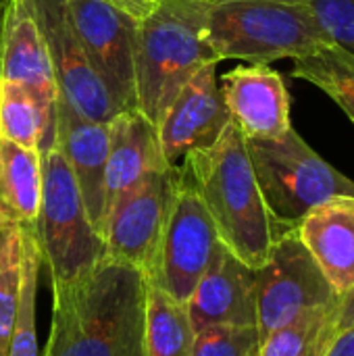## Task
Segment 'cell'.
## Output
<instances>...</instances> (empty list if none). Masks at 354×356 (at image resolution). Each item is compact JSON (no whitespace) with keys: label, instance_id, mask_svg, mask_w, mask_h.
<instances>
[{"label":"cell","instance_id":"22","mask_svg":"<svg viewBox=\"0 0 354 356\" xmlns=\"http://www.w3.org/2000/svg\"><path fill=\"white\" fill-rule=\"evenodd\" d=\"M338 332V305H334L271 332L261 340L257 356H325Z\"/></svg>","mask_w":354,"mask_h":356},{"label":"cell","instance_id":"14","mask_svg":"<svg viewBox=\"0 0 354 356\" xmlns=\"http://www.w3.org/2000/svg\"><path fill=\"white\" fill-rule=\"evenodd\" d=\"M194 332L204 327H257V277L225 246L198 280L186 302Z\"/></svg>","mask_w":354,"mask_h":356},{"label":"cell","instance_id":"23","mask_svg":"<svg viewBox=\"0 0 354 356\" xmlns=\"http://www.w3.org/2000/svg\"><path fill=\"white\" fill-rule=\"evenodd\" d=\"M292 77L305 79L325 92L354 123V54L340 46H323L294 58Z\"/></svg>","mask_w":354,"mask_h":356},{"label":"cell","instance_id":"8","mask_svg":"<svg viewBox=\"0 0 354 356\" xmlns=\"http://www.w3.org/2000/svg\"><path fill=\"white\" fill-rule=\"evenodd\" d=\"M255 277L261 340L307 313L340 302V294L328 282L296 227L280 234L267 261L255 269Z\"/></svg>","mask_w":354,"mask_h":356},{"label":"cell","instance_id":"11","mask_svg":"<svg viewBox=\"0 0 354 356\" xmlns=\"http://www.w3.org/2000/svg\"><path fill=\"white\" fill-rule=\"evenodd\" d=\"M33 4L48 46L58 96L81 117L108 123L119 108L90 65L69 23L65 0H33Z\"/></svg>","mask_w":354,"mask_h":356},{"label":"cell","instance_id":"24","mask_svg":"<svg viewBox=\"0 0 354 356\" xmlns=\"http://www.w3.org/2000/svg\"><path fill=\"white\" fill-rule=\"evenodd\" d=\"M42 267V252L33 227L23 229V282L19 311L10 334L6 356H38V334H35V294L38 275Z\"/></svg>","mask_w":354,"mask_h":356},{"label":"cell","instance_id":"25","mask_svg":"<svg viewBox=\"0 0 354 356\" xmlns=\"http://www.w3.org/2000/svg\"><path fill=\"white\" fill-rule=\"evenodd\" d=\"M23 282V229L0 232V356H6Z\"/></svg>","mask_w":354,"mask_h":356},{"label":"cell","instance_id":"30","mask_svg":"<svg viewBox=\"0 0 354 356\" xmlns=\"http://www.w3.org/2000/svg\"><path fill=\"white\" fill-rule=\"evenodd\" d=\"M338 325L340 327H351L354 325V288L340 296L338 302Z\"/></svg>","mask_w":354,"mask_h":356},{"label":"cell","instance_id":"18","mask_svg":"<svg viewBox=\"0 0 354 356\" xmlns=\"http://www.w3.org/2000/svg\"><path fill=\"white\" fill-rule=\"evenodd\" d=\"M298 236L315 257L332 288L344 296L354 288V198L342 196L313 209Z\"/></svg>","mask_w":354,"mask_h":356},{"label":"cell","instance_id":"12","mask_svg":"<svg viewBox=\"0 0 354 356\" xmlns=\"http://www.w3.org/2000/svg\"><path fill=\"white\" fill-rule=\"evenodd\" d=\"M230 123L232 119L219 88L217 63L204 65L177 92L156 123L165 163L175 167L190 152L211 148Z\"/></svg>","mask_w":354,"mask_h":356},{"label":"cell","instance_id":"32","mask_svg":"<svg viewBox=\"0 0 354 356\" xmlns=\"http://www.w3.org/2000/svg\"><path fill=\"white\" fill-rule=\"evenodd\" d=\"M284 2H307V0H284Z\"/></svg>","mask_w":354,"mask_h":356},{"label":"cell","instance_id":"9","mask_svg":"<svg viewBox=\"0 0 354 356\" xmlns=\"http://www.w3.org/2000/svg\"><path fill=\"white\" fill-rule=\"evenodd\" d=\"M65 6L92 69L119 113L136 108L134 33L138 21L104 0H65Z\"/></svg>","mask_w":354,"mask_h":356},{"label":"cell","instance_id":"29","mask_svg":"<svg viewBox=\"0 0 354 356\" xmlns=\"http://www.w3.org/2000/svg\"><path fill=\"white\" fill-rule=\"evenodd\" d=\"M325 356H354V325L340 327Z\"/></svg>","mask_w":354,"mask_h":356},{"label":"cell","instance_id":"26","mask_svg":"<svg viewBox=\"0 0 354 356\" xmlns=\"http://www.w3.org/2000/svg\"><path fill=\"white\" fill-rule=\"evenodd\" d=\"M259 344L257 327H204L194 334L192 356H257Z\"/></svg>","mask_w":354,"mask_h":356},{"label":"cell","instance_id":"2","mask_svg":"<svg viewBox=\"0 0 354 356\" xmlns=\"http://www.w3.org/2000/svg\"><path fill=\"white\" fill-rule=\"evenodd\" d=\"M179 167L200 196L221 244L259 269L286 227L265 204L240 129L230 123L211 148L190 152Z\"/></svg>","mask_w":354,"mask_h":356},{"label":"cell","instance_id":"31","mask_svg":"<svg viewBox=\"0 0 354 356\" xmlns=\"http://www.w3.org/2000/svg\"><path fill=\"white\" fill-rule=\"evenodd\" d=\"M4 6H6V0H0V38H2V21H4Z\"/></svg>","mask_w":354,"mask_h":356},{"label":"cell","instance_id":"21","mask_svg":"<svg viewBox=\"0 0 354 356\" xmlns=\"http://www.w3.org/2000/svg\"><path fill=\"white\" fill-rule=\"evenodd\" d=\"M194 334L186 307L148 284L144 356H192Z\"/></svg>","mask_w":354,"mask_h":356},{"label":"cell","instance_id":"20","mask_svg":"<svg viewBox=\"0 0 354 356\" xmlns=\"http://www.w3.org/2000/svg\"><path fill=\"white\" fill-rule=\"evenodd\" d=\"M0 138L27 150L46 148L54 144V111L29 88L0 79Z\"/></svg>","mask_w":354,"mask_h":356},{"label":"cell","instance_id":"10","mask_svg":"<svg viewBox=\"0 0 354 356\" xmlns=\"http://www.w3.org/2000/svg\"><path fill=\"white\" fill-rule=\"evenodd\" d=\"M175 169L177 165L154 171L108 211L102 227V259L150 275L175 186Z\"/></svg>","mask_w":354,"mask_h":356},{"label":"cell","instance_id":"4","mask_svg":"<svg viewBox=\"0 0 354 356\" xmlns=\"http://www.w3.org/2000/svg\"><path fill=\"white\" fill-rule=\"evenodd\" d=\"M207 42L219 60L248 65L294 60L332 44L307 2L284 0H209Z\"/></svg>","mask_w":354,"mask_h":356},{"label":"cell","instance_id":"28","mask_svg":"<svg viewBox=\"0 0 354 356\" xmlns=\"http://www.w3.org/2000/svg\"><path fill=\"white\" fill-rule=\"evenodd\" d=\"M108 4H113L115 8L123 10L125 15H129L134 21H142L146 15H150L163 0H104Z\"/></svg>","mask_w":354,"mask_h":356},{"label":"cell","instance_id":"17","mask_svg":"<svg viewBox=\"0 0 354 356\" xmlns=\"http://www.w3.org/2000/svg\"><path fill=\"white\" fill-rule=\"evenodd\" d=\"M165 163L156 125L138 108L121 111L108 121V156L104 171V219L108 211Z\"/></svg>","mask_w":354,"mask_h":356},{"label":"cell","instance_id":"16","mask_svg":"<svg viewBox=\"0 0 354 356\" xmlns=\"http://www.w3.org/2000/svg\"><path fill=\"white\" fill-rule=\"evenodd\" d=\"M0 79L29 88L48 111H54L58 86L33 0H6L0 38Z\"/></svg>","mask_w":354,"mask_h":356},{"label":"cell","instance_id":"19","mask_svg":"<svg viewBox=\"0 0 354 356\" xmlns=\"http://www.w3.org/2000/svg\"><path fill=\"white\" fill-rule=\"evenodd\" d=\"M40 200V150H27L0 138V232L35 227Z\"/></svg>","mask_w":354,"mask_h":356},{"label":"cell","instance_id":"7","mask_svg":"<svg viewBox=\"0 0 354 356\" xmlns=\"http://www.w3.org/2000/svg\"><path fill=\"white\" fill-rule=\"evenodd\" d=\"M221 246L200 196L177 165L154 265L146 277L148 284L186 307L198 280L204 275Z\"/></svg>","mask_w":354,"mask_h":356},{"label":"cell","instance_id":"27","mask_svg":"<svg viewBox=\"0 0 354 356\" xmlns=\"http://www.w3.org/2000/svg\"><path fill=\"white\" fill-rule=\"evenodd\" d=\"M307 6L328 40L354 54V0H307Z\"/></svg>","mask_w":354,"mask_h":356},{"label":"cell","instance_id":"1","mask_svg":"<svg viewBox=\"0 0 354 356\" xmlns=\"http://www.w3.org/2000/svg\"><path fill=\"white\" fill-rule=\"evenodd\" d=\"M50 286L44 356H144L148 280L142 271L102 259L83 275Z\"/></svg>","mask_w":354,"mask_h":356},{"label":"cell","instance_id":"5","mask_svg":"<svg viewBox=\"0 0 354 356\" xmlns=\"http://www.w3.org/2000/svg\"><path fill=\"white\" fill-rule=\"evenodd\" d=\"M246 148L265 204L286 229L328 200L354 198L353 179L321 159L294 127L275 140H246Z\"/></svg>","mask_w":354,"mask_h":356},{"label":"cell","instance_id":"13","mask_svg":"<svg viewBox=\"0 0 354 356\" xmlns=\"http://www.w3.org/2000/svg\"><path fill=\"white\" fill-rule=\"evenodd\" d=\"M219 88L244 140H275L292 129L288 88L269 65H240L219 79Z\"/></svg>","mask_w":354,"mask_h":356},{"label":"cell","instance_id":"15","mask_svg":"<svg viewBox=\"0 0 354 356\" xmlns=\"http://www.w3.org/2000/svg\"><path fill=\"white\" fill-rule=\"evenodd\" d=\"M54 144L63 152L83 198L86 213L102 238L108 123L81 117L58 96L54 104Z\"/></svg>","mask_w":354,"mask_h":356},{"label":"cell","instance_id":"6","mask_svg":"<svg viewBox=\"0 0 354 356\" xmlns=\"http://www.w3.org/2000/svg\"><path fill=\"white\" fill-rule=\"evenodd\" d=\"M40 161L42 200L33 232L50 282H69L102 261L104 242L86 213L75 177L58 146L42 148Z\"/></svg>","mask_w":354,"mask_h":356},{"label":"cell","instance_id":"3","mask_svg":"<svg viewBox=\"0 0 354 356\" xmlns=\"http://www.w3.org/2000/svg\"><path fill=\"white\" fill-rule=\"evenodd\" d=\"M209 0H163L136 23V108L154 125L188 79L221 63L207 42Z\"/></svg>","mask_w":354,"mask_h":356}]
</instances>
